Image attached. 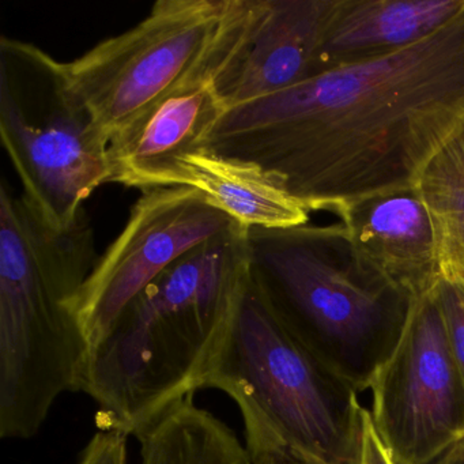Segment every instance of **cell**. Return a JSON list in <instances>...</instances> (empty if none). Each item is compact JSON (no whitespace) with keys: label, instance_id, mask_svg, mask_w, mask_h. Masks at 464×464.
Masks as SVG:
<instances>
[{"label":"cell","instance_id":"6da1fadb","mask_svg":"<svg viewBox=\"0 0 464 464\" xmlns=\"http://www.w3.org/2000/svg\"><path fill=\"white\" fill-rule=\"evenodd\" d=\"M464 130V10L395 53L225 111L203 148L252 162L311 211L411 191Z\"/></svg>","mask_w":464,"mask_h":464},{"label":"cell","instance_id":"7a4b0ae2","mask_svg":"<svg viewBox=\"0 0 464 464\" xmlns=\"http://www.w3.org/2000/svg\"><path fill=\"white\" fill-rule=\"evenodd\" d=\"M249 274V229L237 227L187 252L123 309L81 385L100 430L137 437L202 388Z\"/></svg>","mask_w":464,"mask_h":464},{"label":"cell","instance_id":"3957f363","mask_svg":"<svg viewBox=\"0 0 464 464\" xmlns=\"http://www.w3.org/2000/svg\"><path fill=\"white\" fill-rule=\"evenodd\" d=\"M100 256L85 208L51 227L6 183L0 188V436L26 440L56 399L81 391L91 344L72 298Z\"/></svg>","mask_w":464,"mask_h":464},{"label":"cell","instance_id":"277c9868","mask_svg":"<svg viewBox=\"0 0 464 464\" xmlns=\"http://www.w3.org/2000/svg\"><path fill=\"white\" fill-rule=\"evenodd\" d=\"M251 271L286 330L353 390H369L414 298L358 265L341 221L249 229Z\"/></svg>","mask_w":464,"mask_h":464},{"label":"cell","instance_id":"5b68a950","mask_svg":"<svg viewBox=\"0 0 464 464\" xmlns=\"http://www.w3.org/2000/svg\"><path fill=\"white\" fill-rule=\"evenodd\" d=\"M202 388L236 401L252 460L286 453L303 464H347L357 455V391L279 322L252 271Z\"/></svg>","mask_w":464,"mask_h":464},{"label":"cell","instance_id":"8992f818","mask_svg":"<svg viewBox=\"0 0 464 464\" xmlns=\"http://www.w3.org/2000/svg\"><path fill=\"white\" fill-rule=\"evenodd\" d=\"M260 0H159L124 34L64 63L108 140L186 86L218 80L246 48Z\"/></svg>","mask_w":464,"mask_h":464},{"label":"cell","instance_id":"52a82bcc","mask_svg":"<svg viewBox=\"0 0 464 464\" xmlns=\"http://www.w3.org/2000/svg\"><path fill=\"white\" fill-rule=\"evenodd\" d=\"M0 137L24 197L58 230L110 183V140L70 88L63 62L29 43L0 42Z\"/></svg>","mask_w":464,"mask_h":464},{"label":"cell","instance_id":"ba28073f","mask_svg":"<svg viewBox=\"0 0 464 464\" xmlns=\"http://www.w3.org/2000/svg\"><path fill=\"white\" fill-rule=\"evenodd\" d=\"M369 390L372 422L396 464L433 463L464 439V379L434 290L412 300Z\"/></svg>","mask_w":464,"mask_h":464},{"label":"cell","instance_id":"9c48e42d","mask_svg":"<svg viewBox=\"0 0 464 464\" xmlns=\"http://www.w3.org/2000/svg\"><path fill=\"white\" fill-rule=\"evenodd\" d=\"M240 224L189 187L148 189L99 257L70 306L91 350L123 309L162 271L195 246Z\"/></svg>","mask_w":464,"mask_h":464},{"label":"cell","instance_id":"30bf717a","mask_svg":"<svg viewBox=\"0 0 464 464\" xmlns=\"http://www.w3.org/2000/svg\"><path fill=\"white\" fill-rule=\"evenodd\" d=\"M335 0H260L254 31L217 80L225 108L300 85L324 72L322 45Z\"/></svg>","mask_w":464,"mask_h":464},{"label":"cell","instance_id":"8fae6325","mask_svg":"<svg viewBox=\"0 0 464 464\" xmlns=\"http://www.w3.org/2000/svg\"><path fill=\"white\" fill-rule=\"evenodd\" d=\"M358 265L410 297L440 279L436 238L414 189L352 203L338 217Z\"/></svg>","mask_w":464,"mask_h":464},{"label":"cell","instance_id":"7c38bea8","mask_svg":"<svg viewBox=\"0 0 464 464\" xmlns=\"http://www.w3.org/2000/svg\"><path fill=\"white\" fill-rule=\"evenodd\" d=\"M217 80L180 89L110 140L111 180L140 191L159 188L176 160L199 150L224 115Z\"/></svg>","mask_w":464,"mask_h":464},{"label":"cell","instance_id":"4fadbf2b","mask_svg":"<svg viewBox=\"0 0 464 464\" xmlns=\"http://www.w3.org/2000/svg\"><path fill=\"white\" fill-rule=\"evenodd\" d=\"M189 187L241 227L281 229L309 224L311 208L252 162L202 148L176 160L159 188Z\"/></svg>","mask_w":464,"mask_h":464},{"label":"cell","instance_id":"5bb4252c","mask_svg":"<svg viewBox=\"0 0 464 464\" xmlns=\"http://www.w3.org/2000/svg\"><path fill=\"white\" fill-rule=\"evenodd\" d=\"M464 10V0H335L322 45L324 72L409 47Z\"/></svg>","mask_w":464,"mask_h":464},{"label":"cell","instance_id":"9a60e30c","mask_svg":"<svg viewBox=\"0 0 464 464\" xmlns=\"http://www.w3.org/2000/svg\"><path fill=\"white\" fill-rule=\"evenodd\" d=\"M137 439L140 464H254L235 431L192 396L173 404Z\"/></svg>","mask_w":464,"mask_h":464},{"label":"cell","instance_id":"2e32d148","mask_svg":"<svg viewBox=\"0 0 464 464\" xmlns=\"http://www.w3.org/2000/svg\"><path fill=\"white\" fill-rule=\"evenodd\" d=\"M414 191L433 227L440 278L464 281V130L428 162Z\"/></svg>","mask_w":464,"mask_h":464},{"label":"cell","instance_id":"e0dca14e","mask_svg":"<svg viewBox=\"0 0 464 464\" xmlns=\"http://www.w3.org/2000/svg\"><path fill=\"white\" fill-rule=\"evenodd\" d=\"M433 290L444 316L453 355L464 379V281L440 278Z\"/></svg>","mask_w":464,"mask_h":464},{"label":"cell","instance_id":"ac0fdd59","mask_svg":"<svg viewBox=\"0 0 464 464\" xmlns=\"http://www.w3.org/2000/svg\"><path fill=\"white\" fill-rule=\"evenodd\" d=\"M75 464H127V436L118 431H97Z\"/></svg>","mask_w":464,"mask_h":464},{"label":"cell","instance_id":"d6986e66","mask_svg":"<svg viewBox=\"0 0 464 464\" xmlns=\"http://www.w3.org/2000/svg\"><path fill=\"white\" fill-rule=\"evenodd\" d=\"M347 464H396L382 444L372 422L371 412L363 407L361 442L357 455Z\"/></svg>","mask_w":464,"mask_h":464},{"label":"cell","instance_id":"ffe728a7","mask_svg":"<svg viewBox=\"0 0 464 464\" xmlns=\"http://www.w3.org/2000/svg\"><path fill=\"white\" fill-rule=\"evenodd\" d=\"M254 464H303L293 456L286 453H273V455L262 456L254 460Z\"/></svg>","mask_w":464,"mask_h":464}]
</instances>
